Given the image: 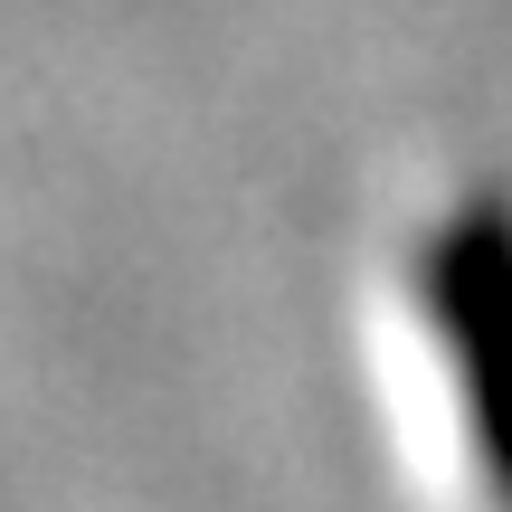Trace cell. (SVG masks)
Masks as SVG:
<instances>
[{
	"instance_id": "6da1fadb",
	"label": "cell",
	"mask_w": 512,
	"mask_h": 512,
	"mask_svg": "<svg viewBox=\"0 0 512 512\" xmlns=\"http://www.w3.org/2000/svg\"><path fill=\"white\" fill-rule=\"evenodd\" d=\"M427 313L446 332V361L465 380V427L484 446V475L512 503V219L465 209L427 247Z\"/></svg>"
}]
</instances>
